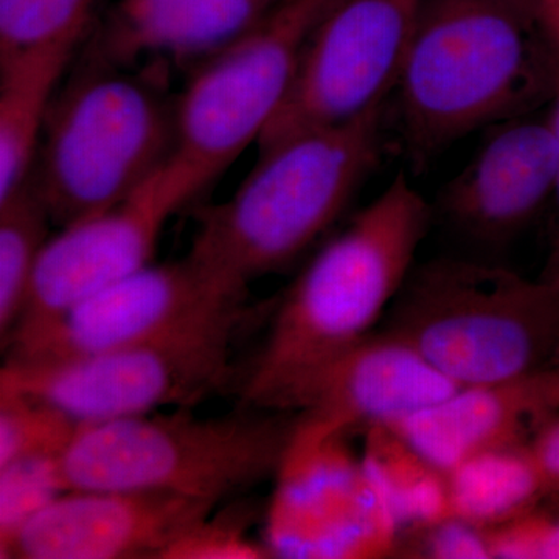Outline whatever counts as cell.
I'll return each instance as SVG.
<instances>
[{"label":"cell","instance_id":"obj_25","mask_svg":"<svg viewBox=\"0 0 559 559\" xmlns=\"http://www.w3.org/2000/svg\"><path fill=\"white\" fill-rule=\"evenodd\" d=\"M213 509L194 521L162 559H261L272 558L266 544L250 536L259 516L249 500H237L219 511Z\"/></svg>","mask_w":559,"mask_h":559},{"label":"cell","instance_id":"obj_23","mask_svg":"<svg viewBox=\"0 0 559 559\" xmlns=\"http://www.w3.org/2000/svg\"><path fill=\"white\" fill-rule=\"evenodd\" d=\"M100 2L0 0V57L49 44H81Z\"/></svg>","mask_w":559,"mask_h":559},{"label":"cell","instance_id":"obj_28","mask_svg":"<svg viewBox=\"0 0 559 559\" xmlns=\"http://www.w3.org/2000/svg\"><path fill=\"white\" fill-rule=\"evenodd\" d=\"M547 32H549L551 43H554L555 51H557V84H555L554 97H551V109L550 114V123L551 130H554L555 143H557V154H558V182H557V197L558 201V221H557V230H555L554 242H551V249L549 253V259H547L546 270H544L543 275L540 277L549 280V282L559 283V17L550 22L547 25Z\"/></svg>","mask_w":559,"mask_h":559},{"label":"cell","instance_id":"obj_2","mask_svg":"<svg viewBox=\"0 0 559 559\" xmlns=\"http://www.w3.org/2000/svg\"><path fill=\"white\" fill-rule=\"evenodd\" d=\"M557 51L516 0H423L395 87L415 162L551 102Z\"/></svg>","mask_w":559,"mask_h":559},{"label":"cell","instance_id":"obj_13","mask_svg":"<svg viewBox=\"0 0 559 559\" xmlns=\"http://www.w3.org/2000/svg\"><path fill=\"white\" fill-rule=\"evenodd\" d=\"M216 507L173 492L70 489L22 530L5 558L162 559Z\"/></svg>","mask_w":559,"mask_h":559},{"label":"cell","instance_id":"obj_20","mask_svg":"<svg viewBox=\"0 0 559 559\" xmlns=\"http://www.w3.org/2000/svg\"><path fill=\"white\" fill-rule=\"evenodd\" d=\"M362 459L384 491L400 535L451 516L448 474L426 462L389 426L367 430Z\"/></svg>","mask_w":559,"mask_h":559},{"label":"cell","instance_id":"obj_3","mask_svg":"<svg viewBox=\"0 0 559 559\" xmlns=\"http://www.w3.org/2000/svg\"><path fill=\"white\" fill-rule=\"evenodd\" d=\"M385 103L260 150L241 186L198 212L190 255L235 288L289 267L340 219L382 150Z\"/></svg>","mask_w":559,"mask_h":559},{"label":"cell","instance_id":"obj_24","mask_svg":"<svg viewBox=\"0 0 559 559\" xmlns=\"http://www.w3.org/2000/svg\"><path fill=\"white\" fill-rule=\"evenodd\" d=\"M80 428L49 401L0 389V465L31 455H64Z\"/></svg>","mask_w":559,"mask_h":559},{"label":"cell","instance_id":"obj_9","mask_svg":"<svg viewBox=\"0 0 559 559\" xmlns=\"http://www.w3.org/2000/svg\"><path fill=\"white\" fill-rule=\"evenodd\" d=\"M345 439L297 414L266 513L263 543L272 558H380L399 550L384 491Z\"/></svg>","mask_w":559,"mask_h":559},{"label":"cell","instance_id":"obj_31","mask_svg":"<svg viewBox=\"0 0 559 559\" xmlns=\"http://www.w3.org/2000/svg\"><path fill=\"white\" fill-rule=\"evenodd\" d=\"M547 371H549L551 384H554L555 393H557L559 401V356L550 367H547Z\"/></svg>","mask_w":559,"mask_h":559},{"label":"cell","instance_id":"obj_26","mask_svg":"<svg viewBox=\"0 0 559 559\" xmlns=\"http://www.w3.org/2000/svg\"><path fill=\"white\" fill-rule=\"evenodd\" d=\"M419 538L414 540L417 557L439 559H487L491 558L488 528L471 524L457 516L415 530Z\"/></svg>","mask_w":559,"mask_h":559},{"label":"cell","instance_id":"obj_14","mask_svg":"<svg viewBox=\"0 0 559 559\" xmlns=\"http://www.w3.org/2000/svg\"><path fill=\"white\" fill-rule=\"evenodd\" d=\"M536 112L492 127L473 159L444 187L441 212L469 240L506 246L557 193L550 114Z\"/></svg>","mask_w":559,"mask_h":559},{"label":"cell","instance_id":"obj_5","mask_svg":"<svg viewBox=\"0 0 559 559\" xmlns=\"http://www.w3.org/2000/svg\"><path fill=\"white\" fill-rule=\"evenodd\" d=\"M384 330L457 385L520 380L559 356V283L441 259L411 271Z\"/></svg>","mask_w":559,"mask_h":559},{"label":"cell","instance_id":"obj_11","mask_svg":"<svg viewBox=\"0 0 559 559\" xmlns=\"http://www.w3.org/2000/svg\"><path fill=\"white\" fill-rule=\"evenodd\" d=\"M245 299V289L223 282L190 253L150 263L50 318L20 326L7 342V362H61L100 355L153 340Z\"/></svg>","mask_w":559,"mask_h":559},{"label":"cell","instance_id":"obj_19","mask_svg":"<svg viewBox=\"0 0 559 559\" xmlns=\"http://www.w3.org/2000/svg\"><path fill=\"white\" fill-rule=\"evenodd\" d=\"M451 516L498 527L535 510L547 495L528 444L480 452L448 473Z\"/></svg>","mask_w":559,"mask_h":559},{"label":"cell","instance_id":"obj_30","mask_svg":"<svg viewBox=\"0 0 559 559\" xmlns=\"http://www.w3.org/2000/svg\"><path fill=\"white\" fill-rule=\"evenodd\" d=\"M516 2L532 11L543 22L544 27L559 16V0H516Z\"/></svg>","mask_w":559,"mask_h":559},{"label":"cell","instance_id":"obj_27","mask_svg":"<svg viewBox=\"0 0 559 559\" xmlns=\"http://www.w3.org/2000/svg\"><path fill=\"white\" fill-rule=\"evenodd\" d=\"M528 447L546 485L547 495L559 492V418L544 421Z\"/></svg>","mask_w":559,"mask_h":559},{"label":"cell","instance_id":"obj_8","mask_svg":"<svg viewBox=\"0 0 559 559\" xmlns=\"http://www.w3.org/2000/svg\"><path fill=\"white\" fill-rule=\"evenodd\" d=\"M329 0H277L252 27L201 61L176 98L178 156L210 183L259 142L285 100Z\"/></svg>","mask_w":559,"mask_h":559},{"label":"cell","instance_id":"obj_7","mask_svg":"<svg viewBox=\"0 0 559 559\" xmlns=\"http://www.w3.org/2000/svg\"><path fill=\"white\" fill-rule=\"evenodd\" d=\"M245 301L191 320L153 340L100 355L47 364L5 362L0 389L60 407L80 425L190 407L230 380Z\"/></svg>","mask_w":559,"mask_h":559},{"label":"cell","instance_id":"obj_21","mask_svg":"<svg viewBox=\"0 0 559 559\" xmlns=\"http://www.w3.org/2000/svg\"><path fill=\"white\" fill-rule=\"evenodd\" d=\"M49 212L31 180L0 201V337L2 344L27 307L33 277L49 238Z\"/></svg>","mask_w":559,"mask_h":559},{"label":"cell","instance_id":"obj_12","mask_svg":"<svg viewBox=\"0 0 559 559\" xmlns=\"http://www.w3.org/2000/svg\"><path fill=\"white\" fill-rule=\"evenodd\" d=\"M205 187L201 175L175 154L127 200L62 227L43 250L27 307L16 329L50 318L153 263L165 224Z\"/></svg>","mask_w":559,"mask_h":559},{"label":"cell","instance_id":"obj_15","mask_svg":"<svg viewBox=\"0 0 559 559\" xmlns=\"http://www.w3.org/2000/svg\"><path fill=\"white\" fill-rule=\"evenodd\" d=\"M459 388L406 341L373 331L314 371L285 411L348 436L390 425Z\"/></svg>","mask_w":559,"mask_h":559},{"label":"cell","instance_id":"obj_17","mask_svg":"<svg viewBox=\"0 0 559 559\" xmlns=\"http://www.w3.org/2000/svg\"><path fill=\"white\" fill-rule=\"evenodd\" d=\"M277 0H119L87 58L130 68L145 55L204 61L252 27Z\"/></svg>","mask_w":559,"mask_h":559},{"label":"cell","instance_id":"obj_16","mask_svg":"<svg viewBox=\"0 0 559 559\" xmlns=\"http://www.w3.org/2000/svg\"><path fill=\"white\" fill-rule=\"evenodd\" d=\"M557 411V393L544 369L520 380L460 385L447 399L384 426L448 474L480 452L522 443L530 425Z\"/></svg>","mask_w":559,"mask_h":559},{"label":"cell","instance_id":"obj_22","mask_svg":"<svg viewBox=\"0 0 559 559\" xmlns=\"http://www.w3.org/2000/svg\"><path fill=\"white\" fill-rule=\"evenodd\" d=\"M64 455H31L0 465V558L33 520L69 492Z\"/></svg>","mask_w":559,"mask_h":559},{"label":"cell","instance_id":"obj_6","mask_svg":"<svg viewBox=\"0 0 559 559\" xmlns=\"http://www.w3.org/2000/svg\"><path fill=\"white\" fill-rule=\"evenodd\" d=\"M297 414L242 406L224 417L189 407L81 425L66 451L72 489H127L221 503L275 477Z\"/></svg>","mask_w":559,"mask_h":559},{"label":"cell","instance_id":"obj_10","mask_svg":"<svg viewBox=\"0 0 559 559\" xmlns=\"http://www.w3.org/2000/svg\"><path fill=\"white\" fill-rule=\"evenodd\" d=\"M423 0H329L259 150L356 119L399 80Z\"/></svg>","mask_w":559,"mask_h":559},{"label":"cell","instance_id":"obj_18","mask_svg":"<svg viewBox=\"0 0 559 559\" xmlns=\"http://www.w3.org/2000/svg\"><path fill=\"white\" fill-rule=\"evenodd\" d=\"M79 43H58L0 57V201L31 179L58 83Z\"/></svg>","mask_w":559,"mask_h":559},{"label":"cell","instance_id":"obj_29","mask_svg":"<svg viewBox=\"0 0 559 559\" xmlns=\"http://www.w3.org/2000/svg\"><path fill=\"white\" fill-rule=\"evenodd\" d=\"M532 543L535 559H559V516L533 513Z\"/></svg>","mask_w":559,"mask_h":559},{"label":"cell","instance_id":"obj_4","mask_svg":"<svg viewBox=\"0 0 559 559\" xmlns=\"http://www.w3.org/2000/svg\"><path fill=\"white\" fill-rule=\"evenodd\" d=\"M127 69L87 58L51 100L28 180L60 229L127 200L178 153L164 73Z\"/></svg>","mask_w":559,"mask_h":559},{"label":"cell","instance_id":"obj_1","mask_svg":"<svg viewBox=\"0 0 559 559\" xmlns=\"http://www.w3.org/2000/svg\"><path fill=\"white\" fill-rule=\"evenodd\" d=\"M429 224L428 202L399 175L326 242L275 305L266 340L238 380L242 406L286 412L314 371L373 333Z\"/></svg>","mask_w":559,"mask_h":559}]
</instances>
